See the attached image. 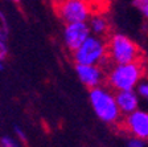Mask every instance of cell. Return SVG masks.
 Returning <instances> with one entry per match:
<instances>
[{
	"label": "cell",
	"mask_w": 148,
	"mask_h": 147,
	"mask_svg": "<svg viewBox=\"0 0 148 147\" xmlns=\"http://www.w3.org/2000/svg\"><path fill=\"white\" fill-rule=\"evenodd\" d=\"M147 73L148 66L143 60L126 64H111V66L106 70L105 84L114 92L135 89L139 81Z\"/></svg>",
	"instance_id": "1"
},
{
	"label": "cell",
	"mask_w": 148,
	"mask_h": 147,
	"mask_svg": "<svg viewBox=\"0 0 148 147\" xmlns=\"http://www.w3.org/2000/svg\"><path fill=\"white\" fill-rule=\"evenodd\" d=\"M90 104L98 119L110 126H118L122 121V114L118 109L115 101L114 90H111L108 86L101 85L92 88L89 92Z\"/></svg>",
	"instance_id": "2"
},
{
	"label": "cell",
	"mask_w": 148,
	"mask_h": 147,
	"mask_svg": "<svg viewBox=\"0 0 148 147\" xmlns=\"http://www.w3.org/2000/svg\"><path fill=\"white\" fill-rule=\"evenodd\" d=\"M107 57L111 64H126L143 60V52L139 45L123 33H114L106 39Z\"/></svg>",
	"instance_id": "3"
},
{
	"label": "cell",
	"mask_w": 148,
	"mask_h": 147,
	"mask_svg": "<svg viewBox=\"0 0 148 147\" xmlns=\"http://www.w3.org/2000/svg\"><path fill=\"white\" fill-rule=\"evenodd\" d=\"M74 64L102 65L106 66L107 57V41L105 37L90 35L75 50L71 52Z\"/></svg>",
	"instance_id": "4"
},
{
	"label": "cell",
	"mask_w": 148,
	"mask_h": 147,
	"mask_svg": "<svg viewBox=\"0 0 148 147\" xmlns=\"http://www.w3.org/2000/svg\"><path fill=\"white\" fill-rule=\"evenodd\" d=\"M92 12L94 8L90 0H61L56 4V13L65 24L87 21Z\"/></svg>",
	"instance_id": "5"
},
{
	"label": "cell",
	"mask_w": 148,
	"mask_h": 147,
	"mask_svg": "<svg viewBox=\"0 0 148 147\" xmlns=\"http://www.w3.org/2000/svg\"><path fill=\"white\" fill-rule=\"evenodd\" d=\"M119 126L131 137L148 142V110L136 109L132 113L122 117Z\"/></svg>",
	"instance_id": "6"
},
{
	"label": "cell",
	"mask_w": 148,
	"mask_h": 147,
	"mask_svg": "<svg viewBox=\"0 0 148 147\" xmlns=\"http://www.w3.org/2000/svg\"><path fill=\"white\" fill-rule=\"evenodd\" d=\"M90 35L91 33H90L87 21L66 23L64 32H62V40H64L65 48L71 53L86 40Z\"/></svg>",
	"instance_id": "7"
},
{
	"label": "cell",
	"mask_w": 148,
	"mask_h": 147,
	"mask_svg": "<svg viewBox=\"0 0 148 147\" xmlns=\"http://www.w3.org/2000/svg\"><path fill=\"white\" fill-rule=\"evenodd\" d=\"M77 77L87 89H92L97 86L105 85L106 81V69L102 65H87V64H75L74 65Z\"/></svg>",
	"instance_id": "8"
},
{
	"label": "cell",
	"mask_w": 148,
	"mask_h": 147,
	"mask_svg": "<svg viewBox=\"0 0 148 147\" xmlns=\"http://www.w3.org/2000/svg\"><path fill=\"white\" fill-rule=\"evenodd\" d=\"M114 94L118 109H119L122 115L132 113L134 110L140 107V97L138 95L135 89L118 90V92H114Z\"/></svg>",
	"instance_id": "9"
},
{
	"label": "cell",
	"mask_w": 148,
	"mask_h": 147,
	"mask_svg": "<svg viewBox=\"0 0 148 147\" xmlns=\"http://www.w3.org/2000/svg\"><path fill=\"white\" fill-rule=\"evenodd\" d=\"M87 25H89V29L91 35L105 37V39H107L111 32L110 20L103 13L95 12V11L90 15L89 20H87Z\"/></svg>",
	"instance_id": "10"
},
{
	"label": "cell",
	"mask_w": 148,
	"mask_h": 147,
	"mask_svg": "<svg viewBox=\"0 0 148 147\" xmlns=\"http://www.w3.org/2000/svg\"><path fill=\"white\" fill-rule=\"evenodd\" d=\"M135 90H136V93H138V95L140 97V99L148 101V73L139 81Z\"/></svg>",
	"instance_id": "11"
},
{
	"label": "cell",
	"mask_w": 148,
	"mask_h": 147,
	"mask_svg": "<svg viewBox=\"0 0 148 147\" xmlns=\"http://www.w3.org/2000/svg\"><path fill=\"white\" fill-rule=\"evenodd\" d=\"M9 35V27H8V20H7L5 15L0 11V39L5 40L8 39Z\"/></svg>",
	"instance_id": "12"
},
{
	"label": "cell",
	"mask_w": 148,
	"mask_h": 147,
	"mask_svg": "<svg viewBox=\"0 0 148 147\" xmlns=\"http://www.w3.org/2000/svg\"><path fill=\"white\" fill-rule=\"evenodd\" d=\"M134 6L148 20V0H134Z\"/></svg>",
	"instance_id": "13"
},
{
	"label": "cell",
	"mask_w": 148,
	"mask_h": 147,
	"mask_svg": "<svg viewBox=\"0 0 148 147\" xmlns=\"http://www.w3.org/2000/svg\"><path fill=\"white\" fill-rule=\"evenodd\" d=\"M17 144L18 143L16 142V139H13L12 137L5 135V137H1V138H0V146H3V147H16Z\"/></svg>",
	"instance_id": "14"
},
{
	"label": "cell",
	"mask_w": 148,
	"mask_h": 147,
	"mask_svg": "<svg viewBox=\"0 0 148 147\" xmlns=\"http://www.w3.org/2000/svg\"><path fill=\"white\" fill-rule=\"evenodd\" d=\"M147 144V142L143 141L140 138H136V137H131L127 142V146L128 147H144Z\"/></svg>",
	"instance_id": "15"
},
{
	"label": "cell",
	"mask_w": 148,
	"mask_h": 147,
	"mask_svg": "<svg viewBox=\"0 0 148 147\" xmlns=\"http://www.w3.org/2000/svg\"><path fill=\"white\" fill-rule=\"evenodd\" d=\"M8 56V46H7L5 40H1L0 39V60L3 61L4 58H7Z\"/></svg>",
	"instance_id": "16"
},
{
	"label": "cell",
	"mask_w": 148,
	"mask_h": 147,
	"mask_svg": "<svg viewBox=\"0 0 148 147\" xmlns=\"http://www.w3.org/2000/svg\"><path fill=\"white\" fill-rule=\"evenodd\" d=\"M15 134H16V137H17V141H20L21 143H25V142H27V134L24 133V130H23L21 127L16 126L15 127Z\"/></svg>",
	"instance_id": "17"
},
{
	"label": "cell",
	"mask_w": 148,
	"mask_h": 147,
	"mask_svg": "<svg viewBox=\"0 0 148 147\" xmlns=\"http://www.w3.org/2000/svg\"><path fill=\"white\" fill-rule=\"evenodd\" d=\"M50 1H52V3H53V4H54V6H56V4H58L60 1H61V0H50Z\"/></svg>",
	"instance_id": "18"
},
{
	"label": "cell",
	"mask_w": 148,
	"mask_h": 147,
	"mask_svg": "<svg viewBox=\"0 0 148 147\" xmlns=\"http://www.w3.org/2000/svg\"><path fill=\"white\" fill-rule=\"evenodd\" d=\"M13 3H20V1H21V0H12Z\"/></svg>",
	"instance_id": "19"
},
{
	"label": "cell",
	"mask_w": 148,
	"mask_h": 147,
	"mask_svg": "<svg viewBox=\"0 0 148 147\" xmlns=\"http://www.w3.org/2000/svg\"><path fill=\"white\" fill-rule=\"evenodd\" d=\"M1 68H3V65H1V60H0V69H1Z\"/></svg>",
	"instance_id": "20"
},
{
	"label": "cell",
	"mask_w": 148,
	"mask_h": 147,
	"mask_svg": "<svg viewBox=\"0 0 148 147\" xmlns=\"http://www.w3.org/2000/svg\"><path fill=\"white\" fill-rule=\"evenodd\" d=\"M147 102H148V101H147Z\"/></svg>",
	"instance_id": "21"
}]
</instances>
